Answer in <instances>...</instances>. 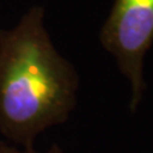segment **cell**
<instances>
[{
    "instance_id": "cell-2",
    "label": "cell",
    "mask_w": 153,
    "mask_h": 153,
    "mask_svg": "<svg viewBox=\"0 0 153 153\" xmlns=\"http://www.w3.org/2000/svg\"><path fill=\"white\" fill-rule=\"evenodd\" d=\"M100 41L130 83L129 110L135 112L147 88L143 66L153 46V0H115L100 32Z\"/></svg>"
},
{
    "instance_id": "cell-3",
    "label": "cell",
    "mask_w": 153,
    "mask_h": 153,
    "mask_svg": "<svg viewBox=\"0 0 153 153\" xmlns=\"http://www.w3.org/2000/svg\"><path fill=\"white\" fill-rule=\"evenodd\" d=\"M0 153H63V152H61L60 147L57 144H52L47 152H36L33 148H32V149L19 151V149H17V148L8 146L7 143H4V142L0 140Z\"/></svg>"
},
{
    "instance_id": "cell-1",
    "label": "cell",
    "mask_w": 153,
    "mask_h": 153,
    "mask_svg": "<svg viewBox=\"0 0 153 153\" xmlns=\"http://www.w3.org/2000/svg\"><path fill=\"white\" fill-rule=\"evenodd\" d=\"M44 16L35 5L13 30L0 31V130L25 149L68 120L76 103L78 74L52 45Z\"/></svg>"
}]
</instances>
